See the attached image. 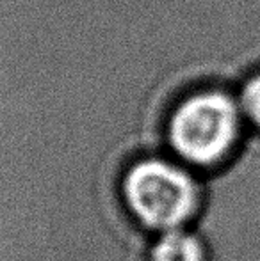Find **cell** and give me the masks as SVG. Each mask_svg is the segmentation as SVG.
Returning a JSON list of instances; mask_svg holds the SVG:
<instances>
[{
	"label": "cell",
	"instance_id": "obj_2",
	"mask_svg": "<svg viewBox=\"0 0 260 261\" xmlns=\"http://www.w3.org/2000/svg\"><path fill=\"white\" fill-rule=\"evenodd\" d=\"M241 116V105L219 89L185 94L168 116V153L196 171L219 167L239 142Z\"/></svg>",
	"mask_w": 260,
	"mask_h": 261
},
{
	"label": "cell",
	"instance_id": "obj_3",
	"mask_svg": "<svg viewBox=\"0 0 260 261\" xmlns=\"http://www.w3.org/2000/svg\"><path fill=\"white\" fill-rule=\"evenodd\" d=\"M148 261H208V249L195 227H177L153 234Z\"/></svg>",
	"mask_w": 260,
	"mask_h": 261
},
{
	"label": "cell",
	"instance_id": "obj_1",
	"mask_svg": "<svg viewBox=\"0 0 260 261\" xmlns=\"http://www.w3.org/2000/svg\"><path fill=\"white\" fill-rule=\"evenodd\" d=\"M120 190L130 215L153 234L191 226L201 206V178L168 155L134 160Z\"/></svg>",
	"mask_w": 260,
	"mask_h": 261
},
{
	"label": "cell",
	"instance_id": "obj_4",
	"mask_svg": "<svg viewBox=\"0 0 260 261\" xmlns=\"http://www.w3.org/2000/svg\"><path fill=\"white\" fill-rule=\"evenodd\" d=\"M241 110L253 124L260 126V75L246 82L241 93Z\"/></svg>",
	"mask_w": 260,
	"mask_h": 261
}]
</instances>
